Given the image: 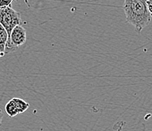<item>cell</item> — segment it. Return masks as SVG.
Instances as JSON below:
<instances>
[{
	"instance_id": "obj_1",
	"label": "cell",
	"mask_w": 152,
	"mask_h": 131,
	"mask_svg": "<svg viewBox=\"0 0 152 131\" xmlns=\"http://www.w3.org/2000/svg\"><path fill=\"white\" fill-rule=\"evenodd\" d=\"M123 8L126 21L132 24L139 34L151 22L152 15L149 12L146 1L126 0Z\"/></svg>"
},
{
	"instance_id": "obj_2",
	"label": "cell",
	"mask_w": 152,
	"mask_h": 131,
	"mask_svg": "<svg viewBox=\"0 0 152 131\" xmlns=\"http://www.w3.org/2000/svg\"><path fill=\"white\" fill-rule=\"evenodd\" d=\"M21 23L20 14L12 9V6L0 9V24L6 30L9 38L12 30Z\"/></svg>"
},
{
	"instance_id": "obj_3",
	"label": "cell",
	"mask_w": 152,
	"mask_h": 131,
	"mask_svg": "<svg viewBox=\"0 0 152 131\" xmlns=\"http://www.w3.org/2000/svg\"><path fill=\"white\" fill-rule=\"evenodd\" d=\"M27 32L21 25L16 26L12 30L10 37L8 39L5 49V55L17 50L20 46L26 42Z\"/></svg>"
},
{
	"instance_id": "obj_4",
	"label": "cell",
	"mask_w": 152,
	"mask_h": 131,
	"mask_svg": "<svg viewBox=\"0 0 152 131\" xmlns=\"http://www.w3.org/2000/svg\"><path fill=\"white\" fill-rule=\"evenodd\" d=\"M13 102V104L15 105L16 109H17L18 114H21L23 113L24 111H27L28 109V108L30 107V105L26 101H24L23 99H20V98L15 97L13 99H11Z\"/></svg>"
},
{
	"instance_id": "obj_5",
	"label": "cell",
	"mask_w": 152,
	"mask_h": 131,
	"mask_svg": "<svg viewBox=\"0 0 152 131\" xmlns=\"http://www.w3.org/2000/svg\"><path fill=\"white\" fill-rule=\"evenodd\" d=\"M8 34L4 27L0 24V58L5 56V49L8 41Z\"/></svg>"
},
{
	"instance_id": "obj_6",
	"label": "cell",
	"mask_w": 152,
	"mask_h": 131,
	"mask_svg": "<svg viewBox=\"0 0 152 131\" xmlns=\"http://www.w3.org/2000/svg\"><path fill=\"white\" fill-rule=\"evenodd\" d=\"M5 111L6 112V114L9 115L10 118H13V117H15L16 115H18V112L16 108H15V105L13 104L12 100H10L9 102H8L6 105L5 106Z\"/></svg>"
},
{
	"instance_id": "obj_7",
	"label": "cell",
	"mask_w": 152,
	"mask_h": 131,
	"mask_svg": "<svg viewBox=\"0 0 152 131\" xmlns=\"http://www.w3.org/2000/svg\"><path fill=\"white\" fill-rule=\"evenodd\" d=\"M12 0H0V9L12 6Z\"/></svg>"
},
{
	"instance_id": "obj_8",
	"label": "cell",
	"mask_w": 152,
	"mask_h": 131,
	"mask_svg": "<svg viewBox=\"0 0 152 131\" xmlns=\"http://www.w3.org/2000/svg\"><path fill=\"white\" fill-rule=\"evenodd\" d=\"M146 4H147V6H148V9L149 12H150L151 15H152V0L146 1Z\"/></svg>"
},
{
	"instance_id": "obj_9",
	"label": "cell",
	"mask_w": 152,
	"mask_h": 131,
	"mask_svg": "<svg viewBox=\"0 0 152 131\" xmlns=\"http://www.w3.org/2000/svg\"><path fill=\"white\" fill-rule=\"evenodd\" d=\"M2 119H3V113H2V110L0 109V127L2 124Z\"/></svg>"
}]
</instances>
